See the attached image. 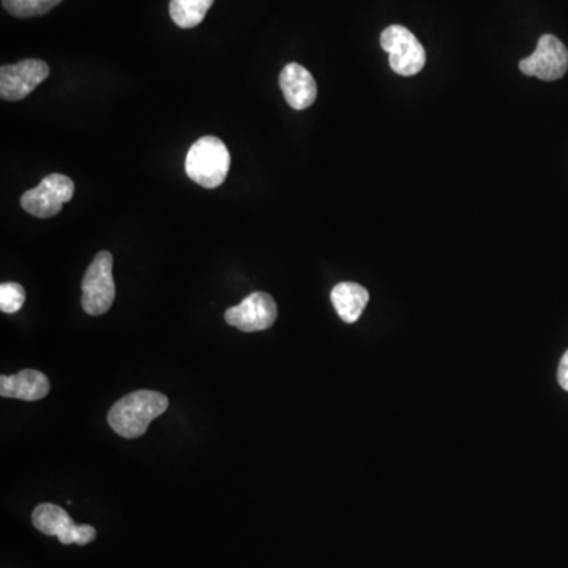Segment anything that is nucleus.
I'll return each instance as SVG.
<instances>
[{
    "instance_id": "obj_1",
    "label": "nucleus",
    "mask_w": 568,
    "mask_h": 568,
    "mask_svg": "<svg viewBox=\"0 0 568 568\" xmlns=\"http://www.w3.org/2000/svg\"><path fill=\"white\" fill-rule=\"evenodd\" d=\"M168 406V397L163 393L138 390L114 404L108 423L122 438L136 439L146 434L150 422L165 414Z\"/></svg>"
},
{
    "instance_id": "obj_2",
    "label": "nucleus",
    "mask_w": 568,
    "mask_h": 568,
    "mask_svg": "<svg viewBox=\"0 0 568 568\" xmlns=\"http://www.w3.org/2000/svg\"><path fill=\"white\" fill-rule=\"evenodd\" d=\"M231 168V154L225 142L215 136H204L190 147L185 160V171L201 187L218 188Z\"/></svg>"
},
{
    "instance_id": "obj_3",
    "label": "nucleus",
    "mask_w": 568,
    "mask_h": 568,
    "mask_svg": "<svg viewBox=\"0 0 568 568\" xmlns=\"http://www.w3.org/2000/svg\"><path fill=\"white\" fill-rule=\"evenodd\" d=\"M84 311L90 316L108 313L116 299V284L113 278V255L109 251H100L84 275L83 284Z\"/></svg>"
},
{
    "instance_id": "obj_4",
    "label": "nucleus",
    "mask_w": 568,
    "mask_h": 568,
    "mask_svg": "<svg viewBox=\"0 0 568 568\" xmlns=\"http://www.w3.org/2000/svg\"><path fill=\"white\" fill-rule=\"evenodd\" d=\"M381 46L389 53L390 67L400 76H414L423 70L426 53L419 38L404 26L387 27L381 34Z\"/></svg>"
},
{
    "instance_id": "obj_5",
    "label": "nucleus",
    "mask_w": 568,
    "mask_h": 568,
    "mask_svg": "<svg viewBox=\"0 0 568 568\" xmlns=\"http://www.w3.org/2000/svg\"><path fill=\"white\" fill-rule=\"evenodd\" d=\"M75 195V184L64 174H49L38 187L21 196V206L37 218L56 217L65 202Z\"/></svg>"
},
{
    "instance_id": "obj_6",
    "label": "nucleus",
    "mask_w": 568,
    "mask_h": 568,
    "mask_svg": "<svg viewBox=\"0 0 568 568\" xmlns=\"http://www.w3.org/2000/svg\"><path fill=\"white\" fill-rule=\"evenodd\" d=\"M32 521L38 531L45 535H56L62 545H87L97 537L94 527L89 524L78 526L59 505H38L32 513Z\"/></svg>"
},
{
    "instance_id": "obj_7",
    "label": "nucleus",
    "mask_w": 568,
    "mask_h": 568,
    "mask_svg": "<svg viewBox=\"0 0 568 568\" xmlns=\"http://www.w3.org/2000/svg\"><path fill=\"white\" fill-rule=\"evenodd\" d=\"M520 70L542 81H557L567 73L568 49L554 35H542L534 54L521 60Z\"/></svg>"
},
{
    "instance_id": "obj_8",
    "label": "nucleus",
    "mask_w": 568,
    "mask_h": 568,
    "mask_svg": "<svg viewBox=\"0 0 568 568\" xmlns=\"http://www.w3.org/2000/svg\"><path fill=\"white\" fill-rule=\"evenodd\" d=\"M49 76L46 62L38 59L21 60L18 64L0 68V97L2 100H24Z\"/></svg>"
},
{
    "instance_id": "obj_9",
    "label": "nucleus",
    "mask_w": 568,
    "mask_h": 568,
    "mask_svg": "<svg viewBox=\"0 0 568 568\" xmlns=\"http://www.w3.org/2000/svg\"><path fill=\"white\" fill-rule=\"evenodd\" d=\"M277 303L267 292H253L243 299L237 307L226 311L225 319L229 326L242 332H261L270 329L277 321Z\"/></svg>"
},
{
    "instance_id": "obj_10",
    "label": "nucleus",
    "mask_w": 568,
    "mask_h": 568,
    "mask_svg": "<svg viewBox=\"0 0 568 568\" xmlns=\"http://www.w3.org/2000/svg\"><path fill=\"white\" fill-rule=\"evenodd\" d=\"M280 87L284 100L296 111L310 108L318 97V86L313 75L296 62L286 65L281 71Z\"/></svg>"
},
{
    "instance_id": "obj_11",
    "label": "nucleus",
    "mask_w": 568,
    "mask_h": 568,
    "mask_svg": "<svg viewBox=\"0 0 568 568\" xmlns=\"http://www.w3.org/2000/svg\"><path fill=\"white\" fill-rule=\"evenodd\" d=\"M49 393V381L42 371L23 370L0 378V395L24 401H38Z\"/></svg>"
},
{
    "instance_id": "obj_12",
    "label": "nucleus",
    "mask_w": 568,
    "mask_h": 568,
    "mask_svg": "<svg viewBox=\"0 0 568 568\" xmlns=\"http://www.w3.org/2000/svg\"><path fill=\"white\" fill-rule=\"evenodd\" d=\"M330 299H332L333 307L337 310L338 316L344 322L354 324V322L359 321L363 310L370 302V294L360 284L344 281V283L337 284L332 289Z\"/></svg>"
},
{
    "instance_id": "obj_13",
    "label": "nucleus",
    "mask_w": 568,
    "mask_h": 568,
    "mask_svg": "<svg viewBox=\"0 0 568 568\" xmlns=\"http://www.w3.org/2000/svg\"><path fill=\"white\" fill-rule=\"evenodd\" d=\"M215 0H171L169 15L182 29H193L206 18Z\"/></svg>"
},
{
    "instance_id": "obj_14",
    "label": "nucleus",
    "mask_w": 568,
    "mask_h": 568,
    "mask_svg": "<svg viewBox=\"0 0 568 568\" xmlns=\"http://www.w3.org/2000/svg\"><path fill=\"white\" fill-rule=\"evenodd\" d=\"M62 0H2L5 10L16 18H34L46 15Z\"/></svg>"
},
{
    "instance_id": "obj_15",
    "label": "nucleus",
    "mask_w": 568,
    "mask_h": 568,
    "mask_svg": "<svg viewBox=\"0 0 568 568\" xmlns=\"http://www.w3.org/2000/svg\"><path fill=\"white\" fill-rule=\"evenodd\" d=\"M26 302V291L19 283H2L0 286V310L2 313L15 314Z\"/></svg>"
},
{
    "instance_id": "obj_16",
    "label": "nucleus",
    "mask_w": 568,
    "mask_h": 568,
    "mask_svg": "<svg viewBox=\"0 0 568 568\" xmlns=\"http://www.w3.org/2000/svg\"><path fill=\"white\" fill-rule=\"evenodd\" d=\"M557 381L561 384L562 389L568 392V351L562 357L559 363V370H557Z\"/></svg>"
}]
</instances>
